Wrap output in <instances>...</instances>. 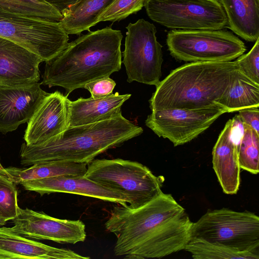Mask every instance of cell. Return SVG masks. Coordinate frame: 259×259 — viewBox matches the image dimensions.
<instances>
[{"mask_svg":"<svg viewBox=\"0 0 259 259\" xmlns=\"http://www.w3.org/2000/svg\"><path fill=\"white\" fill-rule=\"evenodd\" d=\"M84 177L124 196L127 206L141 207L160 195L164 178L156 176L145 165L120 158L94 159Z\"/></svg>","mask_w":259,"mask_h":259,"instance_id":"obj_5","label":"cell"},{"mask_svg":"<svg viewBox=\"0 0 259 259\" xmlns=\"http://www.w3.org/2000/svg\"><path fill=\"white\" fill-rule=\"evenodd\" d=\"M225 113L227 110L220 104L194 109H162L152 111L145 124L177 146L196 138Z\"/></svg>","mask_w":259,"mask_h":259,"instance_id":"obj_11","label":"cell"},{"mask_svg":"<svg viewBox=\"0 0 259 259\" xmlns=\"http://www.w3.org/2000/svg\"><path fill=\"white\" fill-rule=\"evenodd\" d=\"M48 3L58 12H59L63 16L70 8L74 5L78 0H42Z\"/></svg>","mask_w":259,"mask_h":259,"instance_id":"obj_32","label":"cell"},{"mask_svg":"<svg viewBox=\"0 0 259 259\" xmlns=\"http://www.w3.org/2000/svg\"><path fill=\"white\" fill-rule=\"evenodd\" d=\"M219 104L226 109L227 113L259 107V84L248 78L238 68L228 92Z\"/></svg>","mask_w":259,"mask_h":259,"instance_id":"obj_23","label":"cell"},{"mask_svg":"<svg viewBox=\"0 0 259 259\" xmlns=\"http://www.w3.org/2000/svg\"><path fill=\"white\" fill-rule=\"evenodd\" d=\"M0 9L28 17L61 22L63 16L42 0H0Z\"/></svg>","mask_w":259,"mask_h":259,"instance_id":"obj_24","label":"cell"},{"mask_svg":"<svg viewBox=\"0 0 259 259\" xmlns=\"http://www.w3.org/2000/svg\"><path fill=\"white\" fill-rule=\"evenodd\" d=\"M0 175L4 176L7 178H8L10 179V175L9 173L7 171L6 168H5L3 165H2L1 162H0Z\"/></svg>","mask_w":259,"mask_h":259,"instance_id":"obj_33","label":"cell"},{"mask_svg":"<svg viewBox=\"0 0 259 259\" xmlns=\"http://www.w3.org/2000/svg\"><path fill=\"white\" fill-rule=\"evenodd\" d=\"M38 55L11 40L0 37V84L21 86L39 80Z\"/></svg>","mask_w":259,"mask_h":259,"instance_id":"obj_16","label":"cell"},{"mask_svg":"<svg viewBox=\"0 0 259 259\" xmlns=\"http://www.w3.org/2000/svg\"><path fill=\"white\" fill-rule=\"evenodd\" d=\"M166 44L175 59L189 62L231 61L243 54L244 42L222 29L169 31Z\"/></svg>","mask_w":259,"mask_h":259,"instance_id":"obj_7","label":"cell"},{"mask_svg":"<svg viewBox=\"0 0 259 259\" xmlns=\"http://www.w3.org/2000/svg\"><path fill=\"white\" fill-rule=\"evenodd\" d=\"M68 99L59 91L44 98L27 122L24 136L26 144H40L68 127Z\"/></svg>","mask_w":259,"mask_h":259,"instance_id":"obj_15","label":"cell"},{"mask_svg":"<svg viewBox=\"0 0 259 259\" xmlns=\"http://www.w3.org/2000/svg\"><path fill=\"white\" fill-rule=\"evenodd\" d=\"M48 94L38 82L21 86L0 84V132L5 134L27 122Z\"/></svg>","mask_w":259,"mask_h":259,"instance_id":"obj_14","label":"cell"},{"mask_svg":"<svg viewBox=\"0 0 259 259\" xmlns=\"http://www.w3.org/2000/svg\"><path fill=\"white\" fill-rule=\"evenodd\" d=\"M12 221L14 232L31 239L74 244L87 237L85 225L80 220L58 219L28 208L19 207Z\"/></svg>","mask_w":259,"mask_h":259,"instance_id":"obj_12","label":"cell"},{"mask_svg":"<svg viewBox=\"0 0 259 259\" xmlns=\"http://www.w3.org/2000/svg\"><path fill=\"white\" fill-rule=\"evenodd\" d=\"M227 20V27L244 40L259 38V0H216Z\"/></svg>","mask_w":259,"mask_h":259,"instance_id":"obj_20","label":"cell"},{"mask_svg":"<svg viewBox=\"0 0 259 259\" xmlns=\"http://www.w3.org/2000/svg\"><path fill=\"white\" fill-rule=\"evenodd\" d=\"M193 222L170 194L136 208L115 206L105 223L116 237L114 253L127 259L160 258L184 250Z\"/></svg>","mask_w":259,"mask_h":259,"instance_id":"obj_1","label":"cell"},{"mask_svg":"<svg viewBox=\"0 0 259 259\" xmlns=\"http://www.w3.org/2000/svg\"><path fill=\"white\" fill-rule=\"evenodd\" d=\"M115 85V82L108 77L88 83L83 88L90 92L91 98L98 99L112 94Z\"/></svg>","mask_w":259,"mask_h":259,"instance_id":"obj_30","label":"cell"},{"mask_svg":"<svg viewBox=\"0 0 259 259\" xmlns=\"http://www.w3.org/2000/svg\"><path fill=\"white\" fill-rule=\"evenodd\" d=\"M145 1L115 0L101 15L99 22L121 20L141 10Z\"/></svg>","mask_w":259,"mask_h":259,"instance_id":"obj_28","label":"cell"},{"mask_svg":"<svg viewBox=\"0 0 259 259\" xmlns=\"http://www.w3.org/2000/svg\"><path fill=\"white\" fill-rule=\"evenodd\" d=\"M190 239L259 254V217L248 211L208 210L192 224Z\"/></svg>","mask_w":259,"mask_h":259,"instance_id":"obj_6","label":"cell"},{"mask_svg":"<svg viewBox=\"0 0 259 259\" xmlns=\"http://www.w3.org/2000/svg\"><path fill=\"white\" fill-rule=\"evenodd\" d=\"M87 164L65 161H46L35 163L28 168L10 166L6 169L10 175V180L18 185L29 180L59 176H84Z\"/></svg>","mask_w":259,"mask_h":259,"instance_id":"obj_21","label":"cell"},{"mask_svg":"<svg viewBox=\"0 0 259 259\" xmlns=\"http://www.w3.org/2000/svg\"><path fill=\"white\" fill-rule=\"evenodd\" d=\"M122 37L120 30L110 27L79 36L46 62L40 84L62 87L68 96L88 83L109 77L121 69Z\"/></svg>","mask_w":259,"mask_h":259,"instance_id":"obj_2","label":"cell"},{"mask_svg":"<svg viewBox=\"0 0 259 259\" xmlns=\"http://www.w3.org/2000/svg\"><path fill=\"white\" fill-rule=\"evenodd\" d=\"M131 94H112L93 99L79 98L72 101L67 99L68 127L93 123L109 119L121 112L123 103Z\"/></svg>","mask_w":259,"mask_h":259,"instance_id":"obj_19","label":"cell"},{"mask_svg":"<svg viewBox=\"0 0 259 259\" xmlns=\"http://www.w3.org/2000/svg\"><path fill=\"white\" fill-rule=\"evenodd\" d=\"M25 190L41 196L53 193H67L90 197L122 206L128 204L120 193L100 185L84 176H59L31 180L21 184Z\"/></svg>","mask_w":259,"mask_h":259,"instance_id":"obj_17","label":"cell"},{"mask_svg":"<svg viewBox=\"0 0 259 259\" xmlns=\"http://www.w3.org/2000/svg\"><path fill=\"white\" fill-rule=\"evenodd\" d=\"M244 126L243 134L237 144L240 167L252 174L256 175L259 171V134L245 123Z\"/></svg>","mask_w":259,"mask_h":259,"instance_id":"obj_26","label":"cell"},{"mask_svg":"<svg viewBox=\"0 0 259 259\" xmlns=\"http://www.w3.org/2000/svg\"><path fill=\"white\" fill-rule=\"evenodd\" d=\"M115 0H78L63 16L61 23L68 34H80L99 23L102 13Z\"/></svg>","mask_w":259,"mask_h":259,"instance_id":"obj_22","label":"cell"},{"mask_svg":"<svg viewBox=\"0 0 259 259\" xmlns=\"http://www.w3.org/2000/svg\"><path fill=\"white\" fill-rule=\"evenodd\" d=\"M238 114L241 120L252 128L259 134V109L258 107L244 108L238 111Z\"/></svg>","mask_w":259,"mask_h":259,"instance_id":"obj_31","label":"cell"},{"mask_svg":"<svg viewBox=\"0 0 259 259\" xmlns=\"http://www.w3.org/2000/svg\"><path fill=\"white\" fill-rule=\"evenodd\" d=\"M67 248H57L23 237L11 227H0V259H88Z\"/></svg>","mask_w":259,"mask_h":259,"instance_id":"obj_18","label":"cell"},{"mask_svg":"<svg viewBox=\"0 0 259 259\" xmlns=\"http://www.w3.org/2000/svg\"><path fill=\"white\" fill-rule=\"evenodd\" d=\"M126 28L122 63L127 81L156 87L162 75L163 55L162 46L156 36L155 25L141 19L130 23Z\"/></svg>","mask_w":259,"mask_h":259,"instance_id":"obj_10","label":"cell"},{"mask_svg":"<svg viewBox=\"0 0 259 259\" xmlns=\"http://www.w3.org/2000/svg\"><path fill=\"white\" fill-rule=\"evenodd\" d=\"M238 69L236 61L185 64L156 86L149 100L150 108L194 109L219 104Z\"/></svg>","mask_w":259,"mask_h":259,"instance_id":"obj_4","label":"cell"},{"mask_svg":"<svg viewBox=\"0 0 259 259\" xmlns=\"http://www.w3.org/2000/svg\"><path fill=\"white\" fill-rule=\"evenodd\" d=\"M16 184L0 175V218L7 222L17 215L19 206Z\"/></svg>","mask_w":259,"mask_h":259,"instance_id":"obj_27","label":"cell"},{"mask_svg":"<svg viewBox=\"0 0 259 259\" xmlns=\"http://www.w3.org/2000/svg\"><path fill=\"white\" fill-rule=\"evenodd\" d=\"M143 129L122 115L96 123L69 126L49 140L35 145L22 144L20 157L23 166L46 161L91 162L109 149L140 136Z\"/></svg>","mask_w":259,"mask_h":259,"instance_id":"obj_3","label":"cell"},{"mask_svg":"<svg viewBox=\"0 0 259 259\" xmlns=\"http://www.w3.org/2000/svg\"><path fill=\"white\" fill-rule=\"evenodd\" d=\"M244 123L238 115L226 122L213 148L212 167L223 192L235 194L240 184L237 144L243 134Z\"/></svg>","mask_w":259,"mask_h":259,"instance_id":"obj_13","label":"cell"},{"mask_svg":"<svg viewBox=\"0 0 259 259\" xmlns=\"http://www.w3.org/2000/svg\"><path fill=\"white\" fill-rule=\"evenodd\" d=\"M184 250L195 259H259V254L236 251L223 246L190 239Z\"/></svg>","mask_w":259,"mask_h":259,"instance_id":"obj_25","label":"cell"},{"mask_svg":"<svg viewBox=\"0 0 259 259\" xmlns=\"http://www.w3.org/2000/svg\"><path fill=\"white\" fill-rule=\"evenodd\" d=\"M68 35L61 22L28 17L0 9V37L18 44L46 62L66 49Z\"/></svg>","mask_w":259,"mask_h":259,"instance_id":"obj_8","label":"cell"},{"mask_svg":"<svg viewBox=\"0 0 259 259\" xmlns=\"http://www.w3.org/2000/svg\"><path fill=\"white\" fill-rule=\"evenodd\" d=\"M6 222L0 218V226H3L6 225Z\"/></svg>","mask_w":259,"mask_h":259,"instance_id":"obj_34","label":"cell"},{"mask_svg":"<svg viewBox=\"0 0 259 259\" xmlns=\"http://www.w3.org/2000/svg\"><path fill=\"white\" fill-rule=\"evenodd\" d=\"M251 50L235 60L239 70L248 78L259 84V38Z\"/></svg>","mask_w":259,"mask_h":259,"instance_id":"obj_29","label":"cell"},{"mask_svg":"<svg viewBox=\"0 0 259 259\" xmlns=\"http://www.w3.org/2000/svg\"><path fill=\"white\" fill-rule=\"evenodd\" d=\"M148 17L166 27L177 30H217L227 20L216 0H146Z\"/></svg>","mask_w":259,"mask_h":259,"instance_id":"obj_9","label":"cell"}]
</instances>
